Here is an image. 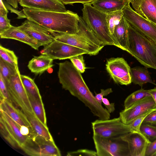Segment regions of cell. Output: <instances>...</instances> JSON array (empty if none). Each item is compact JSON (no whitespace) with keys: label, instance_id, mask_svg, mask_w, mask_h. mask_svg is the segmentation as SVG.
Returning a JSON list of instances; mask_svg holds the SVG:
<instances>
[{"label":"cell","instance_id":"cell-1","mask_svg":"<svg viewBox=\"0 0 156 156\" xmlns=\"http://www.w3.org/2000/svg\"><path fill=\"white\" fill-rule=\"evenodd\" d=\"M58 76L62 88L68 90L89 108L100 119H109L110 115L96 99L84 80L81 73L71 62L66 61L58 64Z\"/></svg>","mask_w":156,"mask_h":156},{"label":"cell","instance_id":"cell-2","mask_svg":"<svg viewBox=\"0 0 156 156\" xmlns=\"http://www.w3.org/2000/svg\"><path fill=\"white\" fill-rule=\"evenodd\" d=\"M23 11L27 19L41 26L54 37L79 32L80 17L70 11L59 12L23 8Z\"/></svg>","mask_w":156,"mask_h":156},{"label":"cell","instance_id":"cell-3","mask_svg":"<svg viewBox=\"0 0 156 156\" xmlns=\"http://www.w3.org/2000/svg\"><path fill=\"white\" fill-rule=\"evenodd\" d=\"M128 52L145 67L156 69V44L129 23Z\"/></svg>","mask_w":156,"mask_h":156},{"label":"cell","instance_id":"cell-4","mask_svg":"<svg viewBox=\"0 0 156 156\" xmlns=\"http://www.w3.org/2000/svg\"><path fill=\"white\" fill-rule=\"evenodd\" d=\"M82 11L83 20L101 45L120 47L110 33L106 19V14L95 8L90 3L83 4Z\"/></svg>","mask_w":156,"mask_h":156},{"label":"cell","instance_id":"cell-5","mask_svg":"<svg viewBox=\"0 0 156 156\" xmlns=\"http://www.w3.org/2000/svg\"><path fill=\"white\" fill-rule=\"evenodd\" d=\"M97 156H130L127 143L121 136L104 138L93 135Z\"/></svg>","mask_w":156,"mask_h":156},{"label":"cell","instance_id":"cell-6","mask_svg":"<svg viewBox=\"0 0 156 156\" xmlns=\"http://www.w3.org/2000/svg\"><path fill=\"white\" fill-rule=\"evenodd\" d=\"M93 135L104 138L121 136L133 132L129 125L123 123L119 117L97 119L91 123Z\"/></svg>","mask_w":156,"mask_h":156},{"label":"cell","instance_id":"cell-7","mask_svg":"<svg viewBox=\"0 0 156 156\" xmlns=\"http://www.w3.org/2000/svg\"><path fill=\"white\" fill-rule=\"evenodd\" d=\"M5 82L9 92L12 101L23 111L31 112L32 110L27 93L21 78L19 70L15 75Z\"/></svg>","mask_w":156,"mask_h":156},{"label":"cell","instance_id":"cell-8","mask_svg":"<svg viewBox=\"0 0 156 156\" xmlns=\"http://www.w3.org/2000/svg\"><path fill=\"white\" fill-rule=\"evenodd\" d=\"M129 4L122 9L124 17L133 28L156 44V24L137 13Z\"/></svg>","mask_w":156,"mask_h":156},{"label":"cell","instance_id":"cell-9","mask_svg":"<svg viewBox=\"0 0 156 156\" xmlns=\"http://www.w3.org/2000/svg\"><path fill=\"white\" fill-rule=\"evenodd\" d=\"M106 70L116 83L127 85L131 83V68L122 58H112L107 59Z\"/></svg>","mask_w":156,"mask_h":156},{"label":"cell","instance_id":"cell-10","mask_svg":"<svg viewBox=\"0 0 156 156\" xmlns=\"http://www.w3.org/2000/svg\"><path fill=\"white\" fill-rule=\"evenodd\" d=\"M42 54L54 59L63 60L79 55L88 54L82 49L54 40L44 46Z\"/></svg>","mask_w":156,"mask_h":156},{"label":"cell","instance_id":"cell-11","mask_svg":"<svg viewBox=\"0 0 156 156\" xmlns=\"http://www.w3.org/2000/svg\"><path fill=\"white\" fill-rule=\"evenodd\" d=\"M54 39L86 51L90 55H97L104 46L95 44L85 34L79 30L75 34H64L54 37Z\"/></svg>","mask_w":156,"mask_h":156},{"label":"cell","instance_id":"cell-12","mask_svg":"<svg viewBox=\"0 0 156 156\" xmlns=\"http://www.w3.org/2000/svg\"><path fill=\"white\" fill-rule=\"evenodd\" d=\"M153 110H156V105L151 96H147L120 112L119 117L123 123L129 125L137 118Z\"/></svg>","mask_w":156,"mask_h":156},{"label":"cell","instance_id":"cell-13","mask_svg":"<svg viewBox=\"0 0 156 156\" xmlns=\"http://www.w3.org/2000/svg\"><path fill=\"white\" fill-rule=\"evenodd\" d=\"M121 137L127 143L130 156H145L147 145L151 142L140 132L133 131Z\"/></svg>","mask_w":156,"mask_h":156},{"label":"cell","instance_id":"cell-14","mask_svg":"<svg viewBox=\"0 0 156 156\" xmlns=\"http://www.w3.org/2000/svg\"><path fill=\"white\" fill-rule=\"evenodd\" d=\"M30 36L37 40L41 46H45L51 42L54 37L48 31L28 19L18 27Z\"/></svg>","mask_w":156,"mask_h":156},{"label":"cell","instance_id":"cell-15","mask_svg":"<svg viewBox=\"0 0 156 156\" xmlns=\"http://www.w3.org/2000/svg\"><path fill=\"white\" fill-rule=\"evenodd\" d=\"M19 3L23 8L40 10L59 12L68 10L59 0H19Z\"/></svg>","mask_w":156,"mask_h":156},{"label":"cell","instance_id":"cell-16","mask_svg":"<svg viewBox=\"0 0 156 156\" xmlns=\"http://www.w3.org/2000/svg\"><path fill=\"white\" fill-rule=\"evenodd\" d=\"M0 109L6 113L19 125L20 127L27 126L33 130L26 115L21 109L15 106L13 103L0 98Z\"/></svg>","mask_w":156,"mask_h":156},{"label":"cell","instance_id":"cell-17","mask_svg":"<svg viewBox=\"0 0 156 156\" xmlns=\"http://www.w3.org/2000/svg\"><path fill=\"white\" fill-rule=\"evenodd\" d=\"M130 3L136 12L156 24V0H135Z\"/></svg>","mask_w":156,"mask_h":156},{"label":"cell","instance_id":"cell-18","mask_svg":"<svg viewBox=\"0 0 156 156\" xmlns=\"http://www.w3.org/2000/svg\"><path fill=\"white\" fill-rule=\"evenodd\" d=\"M1 39H14L30 46L34 49L38 50L41 44L34 39L18 27L12 26L9 30L0 34Z\"/></svg>","mask_w":156,"mask_h":156},{"label":"cell","instance_id":"cell-19","mask_svg":"<svg viewBox=\"0 0 156 156\" xmlns=\"http://www.w3.org/2000/svg\"><path fill=\"white\" fill-rule=\"evenodd\" d=\"M37 144L38 156H60V151L54 141H51L38 135L33 137Z\"/></svg>","mask_w":156,"mask_h":156},{"label":"cell","instance_id":"cell-20","mask_svg":"<svg viewBox=\"0 0 156 156\" xmlns=\"http://www.w3.org/2000/svg\"><path fill=\"white\" fill-rule=\"evenodd\" d=\"M0 116L9 130L12 136L21 149L25 146L30 137L21 134L20 126L6 113L0 110Z\"/></svg>","mask_w":156,"mask_h":156},{"label":"cell","instance_id":"cell-21","mask_svg":"<svg viewBox=\"0 0 156 156\" xmlns=\"http://www.w3.org/2000/svg\"><path fill=\"white\" fill-rule=\"evenodd\" d=\"M129 3L127 0H94L90 3L98 10L107 14L122 10Z\"/></svg>","mask_w":156,"mask_h":156},{"label":"cell","instance_id":"cell-22","mask_svg":"<svg viewBox=\"0 0 156 156\" xmlns=\"http://www.w3.org/2000/svg\"><path fill=\"white\" fill-rule=\"evenodd\" d=\"M53 60L49 57L41 54L39 56H34L29 61L27 67L31 72L35 75H41L54 66Z\"/></svg>","mask_w":156,"mask_h":156},{"label":"cell","instance_id":"cell-23","mask_svg":"<svg viewBox=\"0 0 156 156\" xmlns=\"http://www.w3.org/2000/svg\"><path fill=\"white\" fill-rule=\"evenodd\" d=\"M129 23L124 16L115 27L113 36L120 47L126 51L129 49Z\"/></svg>","mask_w":156,"mask_h":156},{"label":"cell","instance_id":"cell-24","mask_svg":"<svg viewBox=\"0 0 156 156\" xmlns=\"http://www.w3.org/2000/svg\"><path fill=\"white\" fill-rule=\"evenodd\" d=\"M23 112L26 116L37 135L49 140L54 141L47 126H45L40 120L34 112L28 111Z\"/></svg>","mask_w":156,"mask_h":156},{"label":"cell","instance_id":"cell-25","mask_svg":"<svg viewBox=\"0 0 156 156\" xmlns=\"http://www.w3.org/2000/svg\"><path fill=\"white\" fill-rule=\"evenodd\" d=\"M132 82L142 87L147 83L156 86L152 80L147 67H135L131 69Z\"/></svg>","mask_w":156,"mask_h":156},{"label":"cell","instance_id":"cell-26","mask_svg":"<svg viewBox=\"0 0 156 156\" xmlns=\"http://www.w3.org/2000/svg\"><path fill=\"white\" fill-rule=\"evenodd\" d=\"M27 96L35 115L43 124L47 126L46 113L42 99Z\"/></svg>","mask_w":156,"mask_h":156},{"label":"cell","instance_id":"cell-27","mask_svg":"<svg viewBox=\"0 0 156 156\" xmlns=\"http://www.w3.org/2000/svg\"><path fill=\"white\" fill-rule=\"evenodd\" d=\"M21 78L27 95L42 99L39 90L34 80L30 77L21 75Z\"/></svg>","mask_w":156,"mask_h":156},{"label":"cell","instance_id":"cell-28","mask_svg":"<svg viewBox=\"0 0 156 156\" xmlns=\"http://www.w3.org/2000/svg\"><path fill=\"white\" fill-rule=\"evenodd\" d=\"M19 70L18 66L12 65L0 57V75L5 81L8 80Z\"/></svg>","mask_w":156,"mask_h":156},{"label":"cell","instance_id":"cell-29","mask_svg":"<svg viewBox=\"0 0 156 156\" xmlns=\"http://www.w3.org/2000/svg\"><path fill=\"white\" fill-rule=\"evenodd\" d=\"M147 96H151L149 93L148 90L141 88L133 92L125 100L124 105L125 109L128 108L136 102Z\"/></svg>","mask_w":156,"mask_h":156},{"label":"cell","instance_id":"cell-30","mask_svg":"<svg viewBox=\"0 0 156 156\" xmlns=\"http://www.w3.org/2000/svg\"><path fill=\"white\" fill-rule=\"evenodd\" d=\"M123 16L122 10L106 14V19L108 29L113 36L116 26L119 23Z\"/></svg>","mask_w":156,"mask_h":156},{"label":"cell","instance_id":"cell-31","mask_svg":"<svg viewBox=\"0 0 156 156\" xmlns=\"http://www.w3.org/2000/svg\"><path fill=\"white\" fill-rule=\"evenodd\" d=\"M0 57L4 60L14 66H18V58L14 52L0 45Z\"/></svg>","mask_w":156,"mask_h":156},{"label":"cell","instance_id":"cell-32","mask_svg":"<svg viewBox=\"0 0 156 156\" xmlns=\"http://www.w3.org/2000/svg\"><path fill=\"white\" fill-rule=\"evenodd\" d=\"M0 132L5 140L12 147L17 148L19 146L14 139L4 121L0 117Z\"/></svg>","mask_w":156,"mask_h":156},{"label":"cell","instance_id":"cell-33","mask_svg":"<svg viewBox=\"0 0 156 156\" xmlns=\"http://www.w3.org/2000/svg\"><path fill=\"white\" fill-rule=\"evenodd\" d=\"M140 131L151 142L156 140V125L142 123Z\"/></svg>","mask_w":156,"mask_h":156},{"label":"cell","instance_id":"cell-34","mask_svg":"<svg viewBox=\"0 0 156 156\" xmlns=\"http://www.w3.org/2000/svg\"><path fill=\"white\" fill-rule=\"evenodd\" d=\"M69 59L73 66L81 73L84 72L87 68L82 55L73 57Z\"/></svg>","mask_w":156,"mask_h":156},{"label":"cell","instance_id":"cell-35","mask_svg":"<svg viewBox=\"0 0 156 156\" xmlns=\"http://www.w3.org/2000/svg\"><path fill=\"white\" fill-rule=\"evenodd\" d=\"M0 98L5 99L9 102L13 103L7 87L1 75H0Z\"/></svg>","mask_w":156,"mask_h":156},{"label":"cell","instance_id":"cell-36","mask_svg":"<svg viewBox=\"0 0 156 156\" xmlns=\"http://www.w3.org/2000/svg\"><path fill=\"white\" fill-rule=\"evenodd\" d=\"M153 110L149 111L140 116L133 120L129 125L133 131L140 132V128L144 119L147 116L153 111Z\"/></svg>","mask_w":156,"mask_h":156},{"label":"cell","instance_id":"cell-37","mask_svg":"<svg viewBox=\"0 0 156 156\" xmlns=\"http://www.w3.org/2000/svg\"><path fill=\"white\" fill-rule=\"evenodd\" d=\"M7 15H0V34L5 32L12 27Z\"/></svg>","mask_w":156,"mask_h":156},{"label":"cell","instance_id":"cell-38","mask_svg":"<svg viewBox=\"0 0 156 156\" xmlns=\"http://www.w3.org/2000/svg\"><path fill=\"white\" fill-rule=\"evenodd\" d=\"M67 156H97L96 151L87 149H79L68 152Z\"/></svg>","mask_w":156,"mask_h":156},{"label":"cell","instance_id":"cell-39","mask_svg":"<svg viewBox=\"0 0 156 156\" xmlns=\"http://www.w3.org/2000/svg\"><path fill=\"white\" fill-rule=\"evenodd\" d=\"M112 92L113 91L111 88H108L105 90L101 89L100 93H95L94 97L97 101L102 105V99L104 97L108 95Z\"/></svg>","mask_w":156,"mask_h":156},{"label":"cell","instance_id":"cell-40","mask_svg":"<svg viewBox=\"0 0 156 156\" xmlns=\"http://www.w3.org/2000/svg\"><path fill=\"white\" fill-rule=\"evenodd\" d=\"M156 153V140L149 143L147 145L145 156H154Z\"/></svg>","mask_w":156,"mask_h":156},{"label":"cell","instance_id":"cell-41","mask_svg":"<svg viewBox=\"0 0 156 156\" xmlns=\"http://www.w3.org/2000/svg\"><path fill=\"white\" fill-rule=\"evenodd\" d=\"M142 123L156 125V110L148 115L144 119Z\"/></svg>","mask_w":156,"mask_h":156},{"label":"cell","instance_id":"cell-42","mask_svg":"<svg viewBox=\"0 0 156 156\" xmlns=\"http://www.w3.org/2000/svg\"><path fill=\"white\" fill-rule=\"evenodd\" d=\"M102 103L110 113H112L115 110L114 103H110L107 98H104L102 99Z\"/></svg>","mask_w":156,"mask_h":156},{"label":"cell","instance_id":"cell-43","mask_svg":"<svg viewBox=\"0 0 156 156\" xmlns=\"http://www.w3.org/2000/svg\"><path fill=\"white\" fill-rule=\"evenodd\" d=\"M64 4L72 5L75 3H90L94 0H59Z\"/></svg>","mask_w":156,"mask_h":156},{"label":"cell","instance_id":"cell-44","mask_svg":"<svg viewBox=\"0 0 156 156\" xmlns=\"http://www.w3.org/2000/svg\"><path fill=\"white\" fill-rule=\"evenodd\" d=\"M0 15H7L8 11L3 3L2 0H0Z\"/></svg>","mask_w":156,"mask_h":156},{"label":"cell","instance_id":"cell-45","mask_svg":"<svg viewBox=\"0 0 156 156\" xmlns=\"http://www.w3.org/2000/svg\"><path fill=\"white\" fill-rule=\"evenodd\" d=\"M148 92L153 99L156 105V88L149 90Z\"/></svg>","mask_w":156,"mask_h":156},{"label":"cell","instance_id":"cell-46","mask_svg":"<svg viewBox=\"0 0 156 156\" xmlns=\"http://www.w3.org/2000/svg\"><path fill=\"white\" fill-rule=\"evenodd\" d=\"M127 0L129 1L130 2V3L131 2H132V1H134L135 0Z\"/></svg>","mask_w":156,"mask_h":156},{"label":"cell","instance_id":"cell-47","mask_svg":"<svg viewBox=\"0 0 156 156\" xmlns=\"http://www.w3.org/2000/svg\"><path fill=\"white\" fill-rule=\"evenodd\" d=\"M154 156H156V153L154 154Z\"/></svg>","mask_w":156,"mask_h":156}]
</instances>
